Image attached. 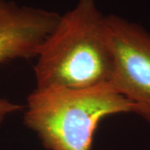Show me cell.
Returning a JSON list of instances; mask_svg holds the SVG:
<instances>
[{"label": "cell", "mask_w": 150, "mask_h": 150, "mask_svg": "<svg viewBox=\"0 0 150 150\" xmlns=\"http://www.w3.org/2000/svg\"><path fill=\"white\" fill-rule=\"evenodd\" d=\"M34 66L36 88H87L110 84L112 54L105 15L95 0H78L40 44Z\"/></svg>", "instance_id": "cell-1"}, {"label": "cell", "mask_w": 150, "mask_h": 150, "mask_svg": "<svg viewBox=\"0 0 150 150\" xmlns=\"http://www.w3.org/2000/svg\"><path fill=\"white\" fill-rule=\"evenodd\" d=\"M136 112L109 83L87 88H48L28 97L23 121L50 150H90L103 118Z\"/></svg>", "instance_id": "cell-2"}, {"label": "cell", "mask_w": 150, "mask_h": 150, "mask_svg": "<svg viewBox=\"0 0 150 150\" xmlns=\"http://www.w3.org/2000/svg\"><path fill=\"white\" fill-rule=\"evenodd\" d=\"M105 29L112 54L110 85L150 123V33L115 14L105 15Z\"/></svg>", "instance_id": "cell-3"}, {"label": "cell", "mask_w": 150, "mask_h": 150, "mask_svg": "<svg viewBox=\"0 0 150 150\" xmlns=\"http://www.w3.org/2000/svg\"><path fill=\"white\" fill-rule=\"evenodd\" d=\"M60 14L0 0V63L36 57L40 44L57 25ZM21 107L0 98V126L6 117Z\"/></svg>", "instance_id": "cell-4"}]
</instances>
